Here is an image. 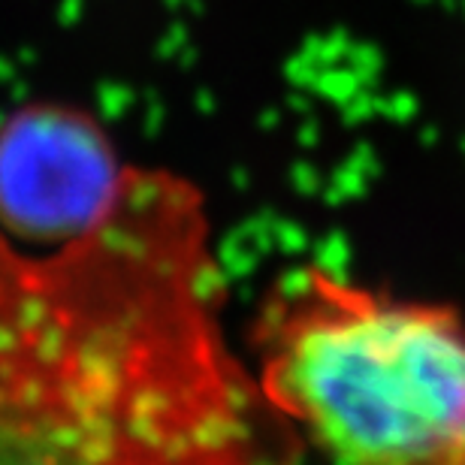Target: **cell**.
Returning <instances> with one entry per match:
<instances>
[{
  "label": "cell",
  "mask_w": 465,
  "mask_h": 465,
  "mask_svg": "<svg viewBox=\"0 0 465 465\" xmlns=\"http://www.w3.org/2000/svg\"><path fill=\"white\" fill-rule=\"evenodd\" d=\"M206 193L121 166L58 248L0 218V462L242 465L302 448L224 330Z\"/></svg>",
  "instance_id": "cell-1"
},
{
  "label": "cell",
  "mask_w": 465,
  "mask_h": 465,
  "mask_svg": "<svg viewBox=\"0 0 465 465\" xmlns=\"http://www.w3.org/2000/svg\"><path fill=\"white\" fill-rule=\"evenodd\" d=\"M263 402L300 448L351 465H465V314L287 269L248 330Z\"/></svg>",
  "instance_id": "cell-2"
}]
</instances>
